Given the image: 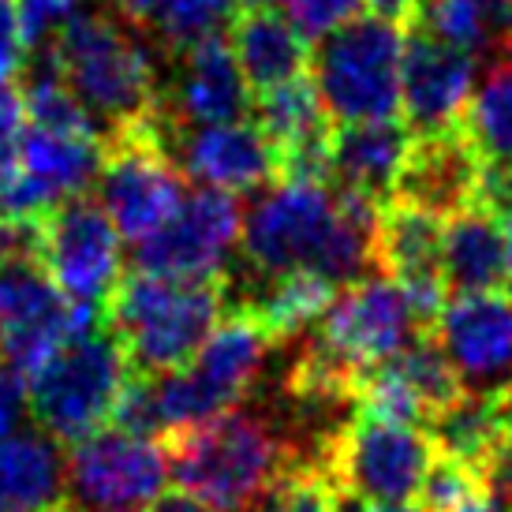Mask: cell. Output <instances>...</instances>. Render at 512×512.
<instances>
[{"label": "cell", "instance_id": "15", "mask_svg": "<svg viewBox=\"0 0 512 512\" xmlns=\"http://www.w3.org/2000/svg\"><path fill=\"white\" fill-rule=\"evenodd\" d=\"M105 139L64 135L27 124L15 146L12 169L0 176V214L42 217L64 199L86 195L98 184Z\"/></svg>", "mask_w": 512, "mask_h": 512}, {"label": "cell", "instance_id": "31", "mask_svg": "<svg viewBox=\"0 0 512 512\" xmlns=\"http://www.w3.org/2000/svg\"><path fill=\"white\" fill-rule=\"evenodd\" d=\"M19 8V30L30 53H45L64 30L86 12V0H15Z\"/></svg>", "mask_w": 512, "mask_h": 512}, {"label": "cell", "instance_id": "22", "mask_svg": "<svg viewBox=\"0 0 512 512\" xmlns=\"http://www.w3.org/2000/svg\"><path fill=\"white\" fill-rule=\"evenodd\" d=\"M441 277L449 296L456 292H490L509 288V247H505V225L501 217L475 202L460 214L445 217L441 236Z\"/></svg>", "mask_w": 512, "mask_h": 512}, {"label": "cell", "instance_id": "1", "mask_svg": "<svg viewBox=\"0 0 512 512\" xmlns=\"http://www.w3.org/2000/svg\"><path fill=\"white\" fill-rule=\"evenodd\" d=\"M382 202L318 180H273L243 214L240 255L247 277L318 273L356 285L378 273Z\"/></svg>", "mask_w": 512, "mask_h": 512}, {"label": "cell", "instance_id": "35", "mask_svg": "<svg viewBox=\"0 0 512 512\" xmlns=\"http://www.w3.org/2000/svg\"><path fill=\"white\" fill-rule=\"evenodd\" d=\"M23 412H27V378H19V374L0 359V434L19 430Z\"/></svg>", "mask_w": 512, "mask_h": 512}, {"label": "cell", "instance_id": "8", "mask_svg": "<svg viewBox=\"0 0 512 512\" xmlns=\"http://www.w3.org/2000/svg\"><path fill=\"white\" fill-rule=\"evenodd\" d=\"M434 441L427 430L359 408L322 449V468L344 498L363 505H408L423 486Z\"/></svg>", "mask_w": 512, "mask_h": 512}, {"label": "cell", "instance_id": "36", "mask_svg": "<svg viewBox=\"0 0 512 512\" xmlns=\"http://www.w3.org/2000/svg\"><path fill=\"white\" fill-rule=\"evenodd\" d=\"M116 8V15L120 19H128V23H135V27H150V19H154V12L165 4V0H109Z\"/></svg>", "mask_w": 512, "mask_h": 512}, {"label": "cell", "instance_id": "39", "mask_svg": "<svg viewBox=\"0 0 512 512\" xmlns=\"http://www.w3.org/2000/svg\"><path fill=\"white\" fill-rule=\"evenodd\" d=\"M348 512H423V509L419 505H363V501H356Z\"/></svg>", "mask_w": 512, "mask_h": 512}, {"label": "cell", "instance_id": "42", "mask_svg": "<svg viewBox=\"0 0 512 512\" xmlns=\"http://www.w3.org/2000/svg\"><path fill=\"white\" fill-rule=\"evenodd\" d=\"M240 12H247V8H270V4H277V0H232Z\"/></svg>", "mask_w": 512, "mask_h": 512}, {"label": "cell", "instance_id": "2", "mask_svg": "<svg viewBox=\"0 0 512 512\" xmlns=\"http://www.w3.org/2000/svg\"><path fill=\"white\" fill-rule=\"evenodd\" d=\"M38 57L49 60L86 105V113L105 124V139L143 124L161 105L150 34L128 19L83 12Z\"/></svg>", "mask_w": 512, "mask_h": 512}, {"label": "cell", "instance_id": "30", "mask_svg": "<svg viewBox=\"0 0 512 512\" xmlns=\"http://www.w3.org/2000/svg\"><path fill=\"white\" fill-rule=\"evenodd\" d=\"M483 494V479L468 464H460V460L445 453H434L415 498H419V509L423 512H460L475 498H483Z\"/></svg>", "mask_w": 512, "mask_h": 512}, {"label": "cell", "instance_id": "4", "mask_svg": "<svg viewBox=\"0 0 512 512\" xmlns=\"http://www.w3.org/2000/svg\"><path fill=\"white\" fill-rule=\"evenodd\" d=\"M225 311V277L180 281L131 270L105 299V329L135 374H169L191 363Z\"/></svg>", "mask_w": 512, "mask_h": 512}, {"label": "cell", "instance_id": "43", "mask_svg": "<svg viewBox=\"0 0 512 512\" xmlns=\"http://www.w3.org/2000/svg\"><path fill=\"white\" fill-rule=\"evenodd\" d=\"M53 512H79V509H75L72 501H64V505H60V509H53Z\"/></svg>", "mask_w": 512, "mask_h": 512}, {"label": "cell", "instance_id": "5", "mask_svg": "<svg viewBox=\"0 0 512 512\" xmlns=\"http://www.w3.org/2000/svg\"><path fill=\"white\" fill-rule=\"evenodd\" d=\"M273 348L277 341L258 318L247 311H225L187 367L150 374L161 434L199 427L236 408V400L247 397L251 385L262 378Z\"/></svg>", "mask_w": 512, "mask_h": 512}, {"label": "cell", "instance_id": "20", "mask_svg": "<svg viewBox=\"0 0 512 512\" xmlns=\"http://www.w3.org/2000/svg\"><path fill=\"white\" fill-rule=\"evenodd\" d=\"M486 165L468 143V135L441 131V135H423L408 150V161L400 169L393 199L412 202L419 210H430L438 217H453L483 202Z\"/></svg>", "mask_w": 512, "mask_h": 512}, {"label": "cell", "instance_id": "13", "mask_svg": "<svg viewBox=\"0 0 512 512\" xmlns=\"http://www.w3.org/2000/svg\"><path fill=\"white\" fill-rule=\"evenodd\" d=\"M42 225V270L75 303L105 307L124 277L120 232L98 199L75 195L38 217Z\"/></svg>", "mask_w": 512, "mask_h": 512}, {"label": "cell", "instance_id": "16", "mask_svg": "<svg viewBox=\"0 0 512 512\" xmlns=\"http://www.w3.org/2000/svg\"><path fill=\"white\" fill-rule=\"evenodd\" d=\"M157 131L180 172L199 180V187L240 195V191H262L277 180V154L251 120L184 128L172 124L157 105Z\"/></svg>", "mask_w": 512, "mask_h": 512}, {"label": "cell", "instance_id": "17", "mask_svg": "<svg viewBox=\"0 0 512 512\" xmlns=\"http://www.w3.org/2000/svg\"><path fill=\"white\" fill-rule=\"evenodd\" d=\"M434 341L449 356L464 389L512 385V292H456L445 299Z\"/></svg>", "mask_w": 512, "mask_h": 512}, {"label": "cell", "instance_id": "44", "mask_svg": "<svg viewBox=\"0 0 512 512\" xmlns=\"http://www.w3.org/2000/svg\"><path fill=\"white\" fill-rule=\"evenodd\" d=\"M0 512H12V509H0Z\"/></svg>", "mask_w": 512, "mask_h": 512}, {"label": "cell", "instance_id": "29", "mask_svg": "<svg viewBox=\"0 0 512 512\" xmlns=\"http://www.w3.org/2000/svg\"><path fill=\"white\" fill-rule=\"evenodd\" d=\"M232 12H236L232 0H165L150 19L146 34H154L157 45L176 57L191 45L221 34V23L232 19Z\"/></svg>", "mask_w": 512, "mask_h": 512}, {"label": "cell", "instance_id": "33", "mask_svg": "<svg viewBox=\"0 0 512 512\" xmlns=\"http://www.w3.org/2000/svg\"><path fill=\"white\" fill-rule=\"evenodd\" d=\"M27 68V45L19 30V8L15 0H0V86L15 83Z\"/></svg>", "mask_w": 512, "mask_h": 512}, {"label": "cell", "instance_id": "9", "mask_svg": "<svg viewBox=\"0 0 512 512\" xmlns=\"http://www.w3.org/2000/svg\"><path fill=\"white\" fill-rule=\"evenodd\" d=\"M184 199V172L161 143L157 113L105 139L98 202L124 240L143 243L146 236H154Z\"/></svg>", "mask_w": 512, "mask_h": 512}, {"label": "cell", "instance_id": "25", "mask_svg": "<svg viewBox=\"0 0 512 512\" xmlns=\"http://www.w3.org/2000/svg\"><path fill=\"white\" fill-rule=\"evenodd\" d=\"M408 23L479 64L512 49V0H419Z\"/></svg>", "mask_w": 512, "mask_h": 512}, {"label": "cell", "instance_id": "34", "mask_svg": "<svg viewBox=\"0 0 512 512\" xmlns=\"http://www.w3.org/2000/svg\"><path fill=\"white\" fill-rule=\"evenodd\" d=\"M23 128H27V105H23V94H15V86L4 83L0 86V176L12 169L15 146H19Z\"/></svg>", "mask_w": 512, "mask_h": 512}, {"label": "cell", "instance_id": "28", "mask_svg": "<svg viewBox=\"0 0 512 512\" xmlns=\"http://www.w3.org/2000/svg\"><path fill=\"white\" fill-rule=\"evenodd\" d=\"M247 512H341V490L318 460H296L251 501Z\"/></svg>", "mask_w": 512, "mask_h": 512}, {"label": "cell", "instance_id": "11", "mask_svg": "<svg viewBox=\"0 0 512 512\" xmlns=\"http://www.w3.org/2000/svg\"><path fill=\"white\" fill-rule=\"evenodd\" d=\"M68 501L90 512L150 509L169 483V453L154 438L120 427H101L72 441L64 456Z\"/></svg>", "mask_w": 512, "mask_h": 512}, {"label": "cell", "instance_id": "6", "mask_svg": "<svg viewBox=\"0 0 512 512\" xmlns=\"http://www.w3.org/2000/svg\"><path fill=\"white\" fill-rule=\"evenodd\" d=\"M400 57L404 38L397 23L359 15L348 27L318 42L311 83L333 124L400 116Z\"/></svg>", "mask_w": 512, "mask_h": 512}, {"label": "cell", "instance_id": "23", "mask_svg": "<svg viewBox=\"0 0 512 512\" xmlns=\"http://www.w3.org/2000/svg\"><path fill=\"white\" fill-rule=\"evenodd\" d=\"M68 501V468L45 430L0 434V509L53 512Z\"/></svg>", "mask_w": 512, "mask_h": 512}, {"label": "cell", "instance_id": "26", "mask_svg": "<svg viewBox=\"0 0 512 512\" xmlns=\"http://www.w3.org/2000/svg\"><path fill=\"white\" fill-rule=\"evenodd\" d=\"M460 131L483 157L486 172L512 176V49L486 60L483 83L471 94Z\"/></svg>", "mask_w": 512, "mask_h": 512}, {"label": "cell", "instance_id": "10", "mask_svg": "<svg viewBox=\"0 0 512 512\" xmlns=\"http://www.w3.org/2000/svg\"><path fill=\"white\" fill-rule=\"evenodd\" d=\"M101 322L105 307L68 299L42 270V262L0 266V359L19 378L30 382L64 344Z\"/></svg>", "mask_w": 512, "mask_h": 512}, {"label": "cell", "instance_id": "40", "mask_svg": "<svg viewBox=\"0 0 512 512\" xmlns=\"http://www.w3.org/2000/svg\"><path fill=\"white\" fill-rule=\"evenodd\" d=\"M460 512H505V509H501V505H494V501H490V498L483 494V498H475L471 505H464Z\"/></svg>", "mask_w": 512, "mask_h": 512}, {"label": "cell", "instance_id": "32", "mask_svg": "<svg viewBox=\"0 0 512 512\" xmlns=\"http://www.w3.org/2000/svg\"><path fill=\"white\" fill-rule=\"evenodd\" d=\"M363 12H367V0H285L288 23L299 30V38L307 45L348 27Z\"/></svg>", "mask_w": 512, "mask_h": 512}, {"label": "cell", "instance_id": "12", "mask_svg": "<svg viewBox=\"0 0 512 512\" xmlns=\"http://www.w3.org/2000/svg\"><path fill=\"white\" fill-rule=\"evenodd\" d=\"M311 337L363 378L370 367H378L389 356H397L400 348H408L415 337H423V329L404 288L393 277L374 273L356 285H344L333 296L326 314L314 322Z\"/></svg>", "mask_w": 512, "mask_h": 512}, {"label": "cell", "instance_id": "7", "mask_svg": "<svg viewBox=\"0 0 512 512\" xmlns=\"http://www.w3.org/2000/svg\"><path fill=\"white\" fill-rule=\"evenodd\" d=\"M124 348L101 322L75 337L27 382V408L38 430L53 441H79L109 423L113 404L128 382Z\"/></svg>", "mask_w": 512, "mask_h": 512}, {"label": "cell", "instance_id": "21", "mask_svg": "<svg viewBox=\"0 0 512 512\" xmlns=\"http://www.w3.org/2000/svg\"><path fill=\"white\" fill-rule=\"evenodd\" d=\"M412 143L415 135L404 124V116L337 124L329 135V180L333 187L367 195L385 206L397 191Z\"/></svg>", "mask_w": 512, "mask_h": 512}, {"label": "cell", "instance_id": "24", "mask_svg": "<svg viewBox=\"0 0 512 512\" xmlns=\"http://www.w3.org/2000/svg\"><path fill=\"white\" fill-rule=\"evenodd\" d=\"M232 53L251 90L292 83L311 68V45L299 38V30L288 23V15L273 8H247L232 19Z\"/></svg>", "mask_w": 512, "mask_h": 512}, {"label": "cell", "instance_id": "37", "mask_svg": "<svg viewBox=\"0 0 512 512\" xmlns=\"http://www.w3.org/2000/svg\"><path fill=\"white\" fill-rule=\"evenodd\" d=\"M150 512H214V509L206 501L195 498V494H187V490H169V494H161L150 505Z\"/></svg>", "mask_w": 512, "mask_h": 512}, {"label": "cell", "instance_id": "18", "mask_svg": "<svg viewBox=\"0 0 512 512\" xmlns=\"http://www.w3.org/2000/svg\"><path fill=\"white\" fill-rule=\"evenodd\" d=\"M479 60L412 27L400 57V116L415 139L456 131L475 94Z\"/></svg>", "mask_w": 512, "mask_h": 512}, {"label": "cell", "instance_id": "19", "mask_svg": "<svg viewBox=\"0 0 512 512\" xmlns=\"http://www.w3.org/2000/svg\"><path fill=\"white\" fill-rule=\"evenodd\" d=\"M161 113L184 128L232 124L251 113V86L221 34L176 53V75L161 90Z\"/></svg>", "mask_w": 512, "mask_h": 512}, {"label": "cell", "instance_id": "41", "mask_svg": "<svg viewBox=\"0 0 512 512\" xmlns=\"http://www.w3.org/2000/svg\"><path fill=\"white\" fill-rule=\"evenodd\" d=\"M501 225H505V247H509V273H512V210L501 214Z\"/></svg>", "mask_w": 512, "mask_h": 512}, {"label": "cell", "instance_id": "38", "mask_svg": "<svg viewBox=\"0 0 512 512\" xmlns=\"http://www.w3.org/2000/svg\"><path fill=\"white\" fill-rule=\"evenodd\" d=\"M415 4L419 0H367V12L378 15V19H389V23H404V19H412Z\"/></svg>", "mask_w": 512, "mask_h": 512}, {"label": "cell", "instance_id": "3", "mask_svg": "<svg viewBox=\"0 0 512 512\" xmlns=\"http://www.w3.org/2000/svg\"><path fill=\"white\" fill-rule=\"evenodd\" d=\"M165 453L180 490L206 501L214 512H247L288 464L303 460L285 430L236 408L199 427L165 434Z\"/></svg>", "mask_w": 512, "mask_h": 512}, {"label": "cell", "instance_id": "14", "mask_svg": "<svg viewBox=\"0 0 512 512\" xmlns=\"http://www.w3.org/2000/svg\"><path fill=\"white\" fill-rule=\"evenodd\" d=\"M240 232V199L217 187H195L154 236L135 243V270L180 281H214L228 273Z\"/></svg>", "mask_w": 512, "mask_h": 512}, {"label": "cell", "instance_id": "27", "mask_svg": "<svg viewBox=\"0 0 512 512\" xmlns=\"http://www.w3.org/2000/svg\"><path fill=\"white\" fill-rule=\"evenodd\" d=\"M23 105H27V124H34V128L105 139L101 124L86 113V105L75 98L72 86L60 79V72L45 57L30 60V75L23 83Z\"/></svg>", "mask_w": 512, "mask_h": 512}]
</instances>
